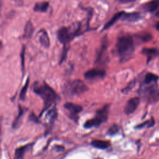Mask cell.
Listing matches in <instances>:
<instances>
[{
    "label": "cell",
    "instance_id": "32",
    "mask_svg": "<svg viewBox=\"0 0 159 159\" xmlns=\"http://www.w3.org/2000/svg\"><path fill=\"white\" fill-rule=\"evenodd\" d=\"M155 28H156V29H157L158 31H159V21L156 24V25H155Z\"/></svg>",
    "mask_w": 159,
    "mask_h": 159
},
{
    "label": "cell",
    "instance_id": "31",
    "mask_svg": "<svg viewBox=\"0 0 159 159\" xmlns=\"http://www.w3.org/2000/svg\"><path fill=\"white\" fill-rule=\"evenodd\" d=\"M134 0H119L120 3H128L130 2H133Z\"/></svg>",
    "mask_w": 159,
    "mask_h": 159
},
{
    "label": "cell",
    "instance_id": "24",
    "mask_svg": "<svg viewBox=\"0 0 159 159\" xmlns=\"http://www.w3.org/2000/svg\"><path fill=\"white\" fill-rule=\"evenodd\" d=\"M154 125H155V120L153 118H151L150 119L137 125V126L135 127V128L137 129H141L143 128H150L153 127Z\"/></svg>",
    "mask_w": 159,
    "mask_h": 159
},
{
    "label": "cell",
    "instance_id": "2",
    "mask_svg": "<svg viewBox=\"0 0 159 159\" xmlns=\"http://www.w3.org/2000/svg\"><path fill=\"white\" fill-rule=\"evenodd\" d=\"M33 91L39 96L43 102V107L39 116L41 117L43 113L47 111L52 104H55L59 99V96L55 91L50 87L45 81L40 83L39 81L34 83L32 86Z\"/></svg>",
    "mask_w": 159,
    "mask_h": 159
},
{
    "label": "cell",
    "instance_id": "21",
    "mask_svg": "<svg viewBox=\"0 0 159 159\" xmlns=\"http://www.w3.org/2000/svg\"><path fill=\"white\" fill-rule=\"evenodd\" d=\"M136 39L141 42H147L150 41L153 37L152 35L147 32H142L135 35Z\"/></svg>",
    "mask_w": 159,
    "mask_h": 159
},
{
    "label": "cell",
    "instance_id": "29",
    "mask_svg": "<svg viewBox=\"0 0 159 159\" xmlns=\"http://www.w3.org/2000/svg\"><path fill=\"white\" fill-rule=\"evenodd\" d=\"M29 119L30 121H32L34 123H36V124H38V123H40V121L38 119V117H37V116L35 115V114H34L33 112H32L30 116H29Z\"/></svg>",
    "mask_w": 159,
    "mask_h": 159
},
{
    "label": "cell",
    "instance_id": "1",
    "mask_svg": "<svg viewBox=\"0 0 159 159\" xmlns=\"http://www.w3.org/2000/svg\"><path fill=\"white\" fill-rule=\"evenodd\" d=\"M81 34V24L80 22L75 23L68 27H61L57 30V39L63 45V51L60 60V64L62 63L66 58L70 42Z\"/></svg>",
    "mask_w": 159,
    "mask_h": 159
},
{
    "label": "cell",
    "instance_id": "16",
    "mask_svg": "<svg viewBox=\"0 0 159 159\" xmlns=\"http://www.w3.org/2000/svg\"><path fill=\"white\" fill-rule=\"evenodd\" d=\"M91 145L94 148L99 149V150H106L111 146V142L109 140H93L91 142Z\"/></svg>",
    "mask_w": 159,
    "mask_h": 159
},
{
    "label": "cell",
    "instance_id": "6",
    "mask_svg": "<svg viewBox=\"0 0 159 159\" xmlns=\"http://www.w3.org/2000/svg\"><path fill=\"white\" fill-rule=\"evenodd\" d=\"M109 104H106L102 107L96 111L94 117L87 120L83 124V127L86 129L96 128L100 126L102 124L106 122L109 117Z\"/></svg>",
    "mask_w": 159,
    "mask_h": 159
},
{
    "label": "cell",
    "instance_id": "8",
    "mask_svg": "<svg viewBox=\"0 0 159 159\" xmlns=\"http://www.w3.org/2000/svg\"><path fill=\"white\" fill-rule=\"evenodd\" d=\"M63 107L66 110L69 119L77 123L79 119V114L83 111V107L80 104L68 102L64 104Z\"/></svg>",
    "mask_w": 159,
    "mask_h": 159
},
{
    "label": "cell",
    "instance_id": "25",
    "mask_svg": "<svg viewBox=\"0 0 159 159\" xmlns=\"http://www.w3.org/2000/svg\"><path fill=\"white\" fill-rule=\"evenodd\" d=\"M29 77H27L26 81H25L24 85L23 86V87L22 88L20 92V94H19V99L22 101H25L26 93H27L28 86H29Z\"/></svg>",
    "mask_w": 159,
    "mask_h": 159
},
{
    "label": "cell",
    "instance_id": "23",
    "mask_svg": "<svg viewBox=\"0 0 159 159\" xmlns=\"http://www.w3.org/2000/svg\"><path fill=\"white\" fill-rule=\"evenodd\" d=\"M158 78L159 76L153 73H147L143 77L142 83L149 84L154 82H157Z\"/></svg>",
    "mask_w": 159,
    "mask_h": 159
},
{
    "label": "cell",
    "instance_id": "19",
    "mask_svg": "<svg viewBox=\"0 0 159 159\" xmlns=\"http://www.w3.org/2000/svg\"><path fill=\"white\" fill-rule=\"evenodd\" d=\"M34 31V25L30 20H28L24 27V34L23 36L25 39H30L33 35Z\"/></svg>",
    "mask_w": 159,
    "mask_h": 159
},
{
    "label": "cell",
    "instance_id": "28",
    "mask_svg": "<svg viewBox=\"0 0 159 159\" xmlns=\"http://www.w3.org/2000/svg\"><path fill=\"white\" fill-rule=\"evenodd\" d=\"M135 83H136L135 80H133V81H130V83H129V84H128L125 88L122 89V92L123 93H125V94L127 93H129V92L134 87V86L135 85Z\"/></svg>",
    "mask_w": 159,
    "mask_h": 159
},
{
    "label": "cell",
    "instance_id": "12",
    "mask_svg": "<svg viewBox=\"0 0 159 159\" xmlns=\"http://www.w3.org/2000/svg\"><path fill=\"white\" fill-rule=\"evenodd\" d=\"M142 19V15L137 12H124L120 20L128 22H135Z\"/></svg>",
    "mask_w": 159,
    "mask_h": 159
},
{
    "label": "cell",
    "instance_id": "9",
    "mask_svg": "<svg viewBox=\"0 0 159 159\" xmlns=\"http://www.w3.org/2000/svg\"><path fill=\"white\" fill-rule=\"evenodd\" d=\"M106 74V70L103 68H91L84 73V78L88 81H96L103 79Z\"/></svg>",
    "mask_w": 159,
    "mask_h": 159
},
{
    "label": "cell",
    "instance_id": "30",
    "mask_svg": "<svg viewBox=\"0 0 159 159\" xmlns=\"http://www.w3.org/2000/svg\"><path fill=\"white\" fill-rule=\"evenodd\" d=\"M55 148V150L59 152H63L64 150H65V148L63 147V146H61V145H55L54 147Z\"/></svg>",
    "mask_w": 159,
    "mask_h": 159
},
{
    "label": "cell",
    "instance_id": "27",
    "mask_svg": "<svg viewBox=\"0 0 159 159\" xmlns=\"http://www.w3.org/2000/svg\"><path fill=\"white\" fill-rule=\"evenodd\" d=\"M25 46L24 45H22L21 50L20 52V63H21V71L22 76L24 74V70H25Z\"/></svg>",
    "mask_w": 159,
    "mask_h": 159
},
{
    "label": "cell",
    "instance_id": "17",
    "mask_svg": "<svg viewBox=\"0 0 159 159\" xmlns=\"http://www.w3.org/2000/svg\"><path fill=\"white\" fill-rule=\"evenodd\" d=\"M124 12V11H120V12H118L116 14H115L112 16V17L104 25L102 30H107V29H109L111 27H112L116 22H117V20H119V19H121Z\"/></svg>",
    "mask_w": 159,
    "mask_h": 159
},
{
    "label": "cell",
    "instance_id": "7",
    "mask_svg": "<svg viewBox=\"0 0 159 159\" xmlns=\"http://www.w3.org/2000/svg\"><path fill=\"white\" fill-rule=\"evenodd\" d=\"M107 39L105 36L103 37L101 41L99 50L97 53L96 58L95 60V64L97 66H104L109 61V57L107 55Z\"/></svg>",
    "mask_w": 159,
    "mask_h": 159
},
{
    "label": "cell",
    "instance_id": "22",
    "mask_svg": "<svg viewBox=\"0 0 159 159\" xmlns=\"http://www.w3.org/2000/svg\"><path fill=\"white\" fill-rule=\"evenodd\" d=\"M46 117L49 120V125H53L57 118V111L55 106H54L47 112Z\"/></svg>",
    "mask_w": 159,
    "mask_h": 159
},
{
    "label": "cell",
    "instance_id": "3",
    "mask_svg": "<svg viewBox=\"0 0 159 159\" xmlns=\"http://www.w3.org/2000/svg\"><path fill=\"white\" fill-rule=\"evenodd\" d=\"M135 51L133 37L130 34H123L119 36L115 45V52L120 62L129 60Z\"/></svg>",
    "mask_w": 159,
    "mask_h": 159
},
{
    "label": "cell",
    "instance_id": "18",
    "mask_svg": "<svg viewBox=\"0 0 159 159\" xmlns=\"http://www.w3.org/2000/svg\"><path fill=\"white\" fill-rule=\"evenodd\" d=\"M159 7V0H152L149 1L145 4H144L142 6L143 9L147 11L152 12L157 10V9Z\"/></svg>",
    "mask_w": 159,
    "mask_h": 159
},
{
    "label": "cell",
    "instance_id": "10",
    "mask_svg": "<svg viewBox=\"0 0 159 159\" xmlns=\"http://www.w3.org/2000/svg\"><path fill=\"white\" fill-rule=\"evenodd\" d=\"M140 104V98L138 97H134L129 99L126 102L124 111L127 115H130L132 114L138 107Z\"/></svg>",
    "mask_w": 159,
    "mask_h": 159
},
{
    "label": "cell",
    "instance_id": "11",
    "mask_svg": "<svg viewBox=\"0 0 159 159\" xmlns=\"http://www.w3.org/2000/svg\"><path fill=\"white\" fill-rule=\"evenodd\" d=\"M26 111H27V109L25 108L22 107L20 105L18 106V114L17 116L15 117L12 124V127L14 129H17L20 126L23 120L24 115Z\"/></svg>",
    "mask_w": 159,
    "mask_h": 159
},
{
    "label": "cell",
    "instance_id": "13",
    "mask_svg": "<svg viewBox=\"0 0 159 159\" xmlns=\"http://www.w3.org/2000/svg\"><path fill=\"white\" fill-rule=\"evenodd\" d=\"M38 36H39V41L40 45L43 47L45 48H48L50 47V39L47 31L43 29H41L38 32Z\"/></svg>",
    "mask_w": 159,
    "mask_h": 159
},
{
    "label": "cell",
    "instance_id": "33",
    "mask_svg": "<svg viewBox=\"0 0 159 159\" xmlns=\"http://www.w3.org/2000/svg\"><path fill=\"white\" fill-rule=\"evenodd\" d=\"M155 16L157 17H159V10L156 12L155 14Z\"/></svg>",
    "mask_w": 159,
    "mask_h": 159
},
{
    "label": "cell",
    "instance_id": "4",
    "mask_svg": "<svg viewBox=\"0 0 159 159\" xmlns=\"http://www.w3.org/2000/svg\"><path fill=\"white\" fill-rule=\"evenodd\" d=\"M139 95L147 102L154 104L159 99V87L157 82L142 83L139 89Z\"/></svg>",
    "mask_w": 159,
    "mask_h": 159
},
{
    "label": "cell",
    "instance_id": "5",
    "mask_svg": "<svg viewBox=\"0 0 159 159\" xmlns=\"http://www.w3.org/2000/svg\"><path fill=\"white\" fill-rule=\"evenodd\" d=\"M87 85L81 80H75L66 82L63 88V93L68 97L80 96L88 91Z\"/></svg>",
    "mask_w": 159,
    "mask_h": 159
},
{
    "label": "cell",
    "instance_id": "14",
    "mask_svg": "<svg viewBox=\"0 0 159 159\" xmlns=\"http://www.w3.org/2000/svg\"><path fill=\"white\" fill-rule=\"evenodd\" d=\"M141 52L147 57V63L154 58L159 56V50L156 48H143Z\"/></svg>",
    "mask_w": 159,
    "mask_h": 159
},
{
    "label": "cell",
    "instance_id": "26",
    "mask_svg": "<svg viewBox=\"0 0 159 159\" xmlns=\"http://www.w3.org/2000/svg\"><path fill=\"white\" fill-rule=\"evenodd\" d=\"M119 130H120L119 125H118L116 124H113L108 129V130L106 132V134L109 136H114V135H116L119 132Z\"/></svg>",
    "mask_w": 159,
    "mask_h": 159
},
{
    "label": "cell",
    "instance_id": "15",
    "mask_svg": "<svg viewBox=\"0 0 159 159\" xmlns=\"http://www.w3.org/2000/svg\"><path fill=\"white\" fill-rule=\"evenodd\" d=\"M34 143H29L25 145H22L17 148L15 150L14 157L17 159L23 158L24 157V154L29 150H30V149L32 147Z\"/></svg>",
    "mask_w": 159,
    "mask_h": 159
},
{
    "label": "cell",
    "instance_id": "20",
    "mask_svg": "<svg viewBox=\"0 0 159 159\" xmlns=\"http://www.w3.org/2000/svg\"><path fill=\"white\" fill-rule=\"evenodd\" d=\"M49 7V2L47 1L37 2L34 7V12H46L48 8Z\"/></svg>",
    "mask_w": 159,
    "mask_h": 159
}]
</instances>
